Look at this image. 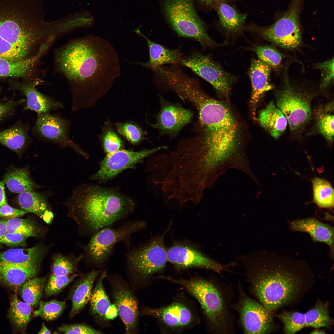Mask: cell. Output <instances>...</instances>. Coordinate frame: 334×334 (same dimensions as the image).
<instances>
[{
  "mask_svg": "<svg viewBox=\"0 0 334 334\" xmlns=\"http://www.w3.org/2000/svg\"><path fill=\"white\" fill-rule=\"evenodd\" d=\"M42 216L44 221L48 224L52 222L53 218V213L48 210L44 212Z\"/></svg>",
  "mask_w": 334,
  "mask_h": 334,
  "instance_id": "9f6ffc18",
  "label": "cell"
},
{
  "mask_svg": "<svg viewBox=\"0 0 334 334\" xmlns=\"http://www.w3.org/2000/svg\"><path fill=\"white\" fill-rule=\"evenodd\" d=\"M40 263L19 265L0 263V283L12 287H20L37 275Z\"/></svg>",
  "mask_w": 334,
  "mask_h": 334,
  "instance_id": "d4e9b609",
  "label": "cell"
},
{
  "mask_svg": "<svg viewBox=\"0 0 334 334\" xmlns=\"http://www.w3.org/2000/svg\"><path fill=\"white\" fill-rule=\"evenodd\" d=\"M68 203L71 210L79 215L85 230L92 234L125 219L135 206L131 198L117 191L87 184L75 188Z\"/></svg>",
  "mask_w": 334,
  "mask_h": 334,
  "instance_id": "5b68a950",
  "label": "cell"
},
{
  "mask_svg": "<svg viewBox=\"0 0 334 334\" xmlns=\"http://www.w3.org/2000/svg\"><path fill=\"white\" fill-rule=\"evenodd\" d=\"M143 314L154 317L162 325L173 331L187 328L195 320V314L191 307L181 302H175L158 308H146Z\"/></svg>",
  "mask_w": 334,
  "mask_h": 334,
  "instance_id": "ac0fdd59",
  "label": "cell"
},
{
  "mask_svg": "<svg viewBox=\"0 0 334 334\" xmlns=\"http://www.w3.org/2000/svg\"><path fill=\"white\" fill-rule=\"evenodd\" d=\"M185 99L195 106L199 118L195 136L183 141L187 149L212 169L225 170L245 164L248 159L239 150V126L229 107L199 87L190 90Z\"/></svg>",
  "mask_w": 334,
  "mask_h": 334,
  "instance_id": "7a4b0ae2",
  "label": "cell"
},
{
  "mask_svg": "<svg viewBox=\"0 0 334 334\" xmlns=\"http://www.w3.org/2000/svg\"><path fill=\"white\" fill-rule=\"evenodd\" d=\"M4 183V182L0 181V208L7 203L5 191Z\"/></svg>",
  "mask_w": 334,
  "mask_h": 334,
  "instance_id": "11a10c76",
  "label": "cell"
},
{
  "mask_svg": "<svg viewBox=\"0 0 334 334\" xmlns=\"http://www.w3.org/2000/svg\"><path fill=\"white\" fill-rule=\"evenodd\" d=\"M118 311L115 304L111 305L107 311L105 318L106 319H113L118 315Z\"/></svg>",
  "mask_w": 334,
  "mask_h": 334,
  "instance_id": "db71d44e",
  "label": "cell"
},
{
  "mask_svg": "<svg viewBox=\"0 0 334 334\" xmlns=\"http://www.w3.org/2000/svg\"><path fill=\"white\" fill-rule=\"evenodd\" d=\"M164 236L130 248L125 257L129 270L134 276L146 279L162 269L168 261Z\"/></svg>",
  "mask_w": 334,
  "mask_h": 334,
  "instance_id": "30bf717a",
  "label": "cell"
},
{
  "mask_svg": "<svg viewBox=\"0 0 334 334\" xmlns=\"http://www.w3.org/2000/svg\"><path fill=\"white\" fill-rule=\"evenodd\" d=\"M115 125L118 132L133 144H138L146 139L140 126L133 122H118Z\"/></svg>",
  "mask_w": 334,
  "mask_h": 334,
  "instance_id": "b9f144b4",
  "label": "cell"
},
{
  "mask_svg": "<svg viewBox=\"0 0 334 334\" xmlns=\"http://www.w3.org/2000/svg\"><path fill=\"white\" fill-rule=\"evenodd\" d=\"M160 109L154 116L156 122H148L151 127L157 129L161 135L175 137L192 118L193 114L189 109L183 107L178 103L166 101L159 96Z\"/></svg>",
  "mask_w": 334,
  "mask_h": 334,
  "instance_id": "e0dca14e",
  "label": "cell"
},
{
  "mask_svg": "<svg viewBox=\"0 0 334 334\" xmlns=\"http://www.w3.org/2000/svg\"><path fill=\"white\" fill-rule=\"evenodd\" d=\"M38 309L33 311L34 316L40 317L50 321L58 318L66 307L65 302L53 300L45 302L40 300Z\"/></svg>",
  "mask_w": 334,
  "mask_h": 334,
  "instance_id": "74e56055",
  "label": "cell"
},
{
  "mask_svg": "<svg viewBox=\"0 0 334 334\" xmlns=\"http://www.w3.org/2000/svg\"><path fill=\"white\" fill-rule=\"evenodd\" d=\"M75 266L73 262L61 255H57L53 259L52 274L55 276L70 275L74 272Z\"/></svg>",
  "mask_w": 334,
  "mask_h": 334,
  "instance_id": "bcb514c9",
  "label": "cell"
},
{
  "mask_svg": "<svg viewBox=\"0 0 334 334\" xmlns=\"http://www.w3.org/2000/svg\"><path fill=\"white\" fill-rule=\"evenodd\" d=\"M115 304L124 324L126 333H133L137 326L139 310L137 300L129 289L120 283L113 285Z\"/></svg>",
  "mask_w": 334,
  "mask_h": 334,
  "instance_id": "d6986e66",
  "label": "cell"
},
{
  "mask_svg": "<svg viewBox=\"0 0 334 334\" xmlns=\"http://www.w3.org/2000/svg\"><path fill=\"white\" fill-rule=\"evenodd\" d=\"M36 0H0V39L29 58L46 51L55 40L50 24L38 20Z\"/></svg>",
  "mask_w": 334,
  "mask_h": 334,
  "instance_id": "277c9868",
  "label": "cell"
},
{
  "mask_svg": "<svg viewBox=\"0 0 334 334\" xmlns=\"http://www.w3.org/2000/svg\"><path fill=\"white\" fill-rule=\"evenodd\" d=\"M258 119L261 126L275 139L281 135L288 123L285 115L273 101L260 111Z\"/></svg>",
  "mask_w": 334,
  "mask_h": 334,
  "instance_id": "f1b7e54d",
  "label": "cell"
},
{
  "mask_svg": "<svg viewBox=\"0 0 334 334\" xmlns=\"http://www.w3.org/2000/svg\"><path fill=\"white\" fill-rule=\"evenodd\" d=\"M241 261L250 293L270 312L292 301L300 289L296 271L302 260L261 250L242 256Z\"/></svg>",
  "mask_w": 334,
  "mask_h": 334,
  "instance_id": "3957f363",
  "label": "cell"
},
{
  "mask_svg": "<svg viewBox=\"0 0 334 334\" xmlns=\"http://www.w3.org/2000/svg\"><path fill=\"white\" fill-rule=\"evenodd\" d=\"M27 123L19 122L0 130V144L18 154H21L32 141Z\"/></svg>",
  "mask_w": 334,
  "mask_h": 334,
  "instance_id": "484cf974",
  "label": "cell"
},
{
  "mask_svg": "<svg viewBox=\"0 0 334 334\" xmlns=\"http://www.w3.org/2000/svg\"><path fill=\"white\" fill-rule=\"evenodd\" d=\"M310 334H325V331L322 330L315 329L312 331Z\"/></svg>",
  "mask_w": 334,
  "mask_h": 334,
  "instance_id": "91938a15",
  "label": "cell"
},
{
  "mask_svg": "<svg viewBox=\"0 0 334 334\" xmlns=\"http://www.w3.org/2000/svg\"><path fill=\"white\" fill-rule=\"evenodd\" d=\"M6 225L7 232L20 233L28 238L36 236L40 231L32 221L19 217L8 219Z\"/></svg>",
  "mask_w": 334,
  "mask_h": 334,
  "instance_id": "f35d334b",
  "label": "cell"
},
{
  "mask_svg": "<svg viewBox=\"0 0 334 334\" xmlns=\"http://www.w3.org/2000/svg\"><path fill=\"white\" fill-rule=\"evenodd\" d=\"M35 86L28 83L17 84L14 86L26 98L25 109L33 111L38 115L64 108L61 102L41 93L36 89Z\"/></svg>",
  "mask_w": 334,
  "mask_h": 334,
  "instance_id": "cb8c5ba5",
  "label": "cell"
},
{
  "mask_svg": "<svg viewBox=\"0 0 334 334\" xmlns=\"http://www.w3.org/2000/svg\"><path fill=\"white\" fill-rule=\"evenodd\" d=\"M27 238L20 233L7 232L1 240L0 244L12 246L24 245Z\"/></svg>",
  "mask_w": 334,
  "mask_h": 334,
  "instance_id": "f907efd6",
  "label": "cell"
},
{
  "mask_svg": "<svg viewBox=\"0 0 334 334\" xmlns=\"http://www.w3.org/2000/svg\"><path fill=\"white\" fill-rule=\"evenodd\" d=\"M164 7L169 24L179 36L196 40L204 47L222 45L209 36L206 25L198 15L191 0H166Z\"/></svg>",
  "mask_w": 334,
  "mask_h": 334,
  "instance_id": "52a82bcc",
  "label": "cell"
},
{
  "mask_svg": "<svg viewBox=\"0 0 334 334\" xmlns=\"http://www.w3.org/2000/svg\"><path fill=\"white\" fill-rule=\"evenodd\" d=\"M4 181L9 191L15 193L34 190L39 187L32 180L25 169H14L9 171L5 175Z\"/></svg>",
  "mask_w": 334,
  "mask_h": 334,
  "instance_id": "4dcf8cb0",
  "label": "cell"
},
{
  "mask_svg": "<svg viewBox=\"0 0 334 334\" xmlns=\"http://www.w3.org/2000/svg\"><path fill=\"white\" fill-rule=\"evenodd\" d=\"M302 0H293L286 12L272 25L263 27L252 23L245 25V30L282 47L296 48L302 42L298 19Z\"/></svg>",
  "mask_w": 334,
  "mask_h": 334,
  "instance_id": "ba28073f",
  "label": "cell"
},
{
  "mask_svg": "<svg viewBox=\"0 0 334 334\" xmlns=\"http://www.w3.org/2000/svg\"><path fill=\"white\" fill-rule=\"evenodd\" d=\"M314 202L319 208H331L334 206V190L327 181L315 177L312 180Z\"/></svg>",
  "mask_w": 334,
  "mask_h": 334,
  "instance_id": "d590c367",
  "label": "cell"
},
{
  "mask_svg": "<svg viewBox=\"0 0 334 334\" xmlns=\"http://www.w3.org/2000/svg\"><path fill=\"white\" fill-rule=\"evenodd\" d=\"M205 7L214 9L216 6L222 2H227L233 4L238 0H196Z\"/></svg>",
  "mask_w": 334,
  "mask_h": 334,
  "instance_id": "f5cc1de1",
  "label": "cell"
},
{
  "mask_svg": "<svg viewBox=\"0 0 334 334\" xmlns=\"http://www.w3.org/2000/svg\"><path fill=\"white\" fill-rule=\"evenodd\" d=\"M289 225L292 231L307 233L314 242L327 244L333 257L334 228L332 225L311 217L290 221Z\"/></svg>",
  "mask_w": 334,
  "mask_h": 334,
  "instance_id": "ffe728a7",
  "label": "cell"
},
{
  "mask_svg": "<svg viewBox=\"0 0 334 334\" xmlns=\"http://www.w3.org/2000/svg\"><path fill=\"white\" fill-rule=\"evenodd\" d=\"M38 334H51L50 331L47 328L44 323H42V326Z\"/></svg>",
  "mask_w": 334,
  "mask_h": 334,
  "instance_id": "680465c9",
  "label": "cell"
},
{
  "mask_svg": "<svg viewBox=\"0 0 334 334\" xmlns=\"http://www.w3.org/2000/svg\"><path fill=\"white\" fill-rule=\"evenodd\" d=\"M54 58L56 70L69 85L75 111L94 105L121 76L117 53L99 36L71 40L55 50Z\"/></svg>",
  "mask_w": 334,
  "mask_h": 334,
  "instance_id": "6da1fadb",
  "label": "cell"
},
{
  "mask_svg": "<svg viewBox=\"0 0 334 334\" xmlns=\"http://www.w3.org/2000/svg\"><path fill=\"white\" fill-rule=\"evenodd\" d=\"M259 59L271 67L277 68L281 65L283 55L273 47L268 45H259L253 49Z\"/></svg>",
  "mask_w": 334,
  "mask_h": 334,
  "instance_id": "7bdbcfd3",
  "label": "cell"
},
{
  "mask_svg": "<svg viewBox=\"0 0 334 334\" xmlns=\"http://www.w3.org/2000/svg\"><path fill=\"white\" fill-rule=\"evenodd\" d=\"M334 65L333 58L317 65V68L321 72V88H326L333 80Z\"/></svg>",
  "mask_w": 334,
  "mask_h": 334,
  "instance_id": "7dc6e473",
  "label": "cell"
},
{
  "mask_svg": "<svg viewBox=\"0 0 334 334\" xmlns=\"http://www.w3.org/2000/svg\"><path fill=\"white\" fill-rule=\"evenodd\" d=\"M278 317L283 323L284 332L285 334H294L305 327V314L284 311Z\"/></svg>",
  "mask_w": 334,
  "mask_h": 334,
  "instance_id": "ab89813d",
  "label": "cell"
},
{
  "mask_svg": "<svg viewBox=\"0 0 334 334\" xmlns=\"http://www.w3.org/2000/svg\"><path fill=\"white\" fill-rule=\"evenodd\" d=\"M99 272L92 270L82 276L75 284L71 294L72 306L70 317L78 314L90 301L93 285Z\"/></svg>",
  "mask_w": 334,
  "mask_h": 334,
  "instance_id": "4316f807",
  "label": "cell"
},
{
  "mask_svg": "<svg viewBox=\"0 0 334 334\" xmlns=\"http://www.w3.org/2000/svg\"><path fill=\"white\" fill-rule=\"evenodd\" d=\"M45 250L40 244L29 248L10 249L0 253V263L24 265L40 263Z\"/></svg>",
  "mask_w": 334,
  "mask_h": 334,
  "instance_id": "83f0119b",
  "label": "cell"
},
{
  "mask_svg": "<svg viewBox=\"0 0 334 334\" xmlns=\"http://www.w3.org/2000/svg\"><path fill=\"white\" fill-rule=\"evenodd\" d=\"M167 258L168 261L178 268H198L220 274L225 272H232V269L238 265L239 259L228 264H222L191 246L182 245H174L169 249Z\"/></svg>",
  "mask_w": 334,
  "mask_h": 334,
  "instance_id": "9a60e30c",
  "label": "cell"
},
{
  "mask_svg": "<svg viewBox=\"0 0 334 334\" xmlns=\"http://www.w3.org/2000/svg\"><path fill=\"white\" fill-rule=\"evenodd\" d=\"M161 278L181 285L199 303L210 332L216 334L236 332L235 317L231 305L233 292L230 285L214 278Z\"/></svg>",
  "mask_w": 334,
  "mask_h": 334,
  "instance_id": "8992f818",
  "label": "cell"
},
{
  "mask_svg": "<svg viewBox=\"0 0 334 334\" xmlns=\"http://www.w3.org/2000/svg\"><path fill=\"white\" fill-rule=\"evenodd\" d=\"M271 69L269 66L259 59L252 60L248 75L252 87L250 105L255 118L257 104L264 94L273 88L270 81Z\"/></svg>",
  "mask_w": 334,
  "mask_h": 334,
  "instance_id": "44dd1931",
  "label": "cell"
},
{
  "mask_svg": "<svg viewBox=\"0 0 334 334\" xmlns=\"http://www.w3.org/2000/svg\"><path fill=\"white\" fill-rule=\"evenodd\" d=\"M284 84L277 93V106L286 118L291 130L295 131L306 124L311 117V98L308 92L287 79Z\"/></svg>",
  "mask_w": 334,
  "mask_h": 334,
  "instance_id": "7c38bea8",
  "label": "cell"
},
{
  "mask_svg": "<svg viewBox=\"0 0 334 334\" xmlns=\"http://www.w3.org/2000/svg\"><path fill=\"white\" fill-rule=\"evenodd\" d=\"M181 65L209 83L217 93L228 96L237 76L225 70L210 56L195 51L183 58Z\"/></svg>",
  "mask_w": 334,
  "mask_h": 334,
  "instance_id": "4fadbf2b",
  "label": "cell"
},
{
  "mask_svg": "<svg viewBox=\"0 0 334 334\" xmlns=\"http://www.w3.org/2000/svg\"><path fill=\"white\" fill-rule=\"evenodd\" d=\"M15 296L10 303L8 316L13 324L20 330L24 329L31 319L32 308Z\"/></svg>",
  "mask_w": 334,
  "mask_h": 334,
  "instance_id": "e575fe53",
  "label": "cell"
},
{
  "mask_svg": "<svg viewBox=\"0 0 334 334\" xmlns=\"http://www.w3.org/2000/svg\"><path fill=\"white\" fill-rule=\"evenodd\" d=\"M138 35L145 38L148 43L149 53V60L145 63L131 62L132 64L140 65L153 71L156 68L166 64H180L183 59L179 48L170 49L156 43L143 34L139 28L134 30Z\"/></svg>",
  "mask_w": 334,
  "mask_h": 334,
  "instance_id": "603a6c76",
  "label": "cell"
},
{
  "mask_svg": "<svg viewBox=\"0 0 334 334\" xmlns=\"http://www.w3.org/2000/svg\"><path fill=\"white\" fill-rule=\"evenodd\" d=\"M217 14L218 27L227 36L240 35L245 29L247 14L240 12L233 4L222 2L214 8Z\"/></svg>",
  "mask_w": 334,
  "mask_h": 334,
  "instance_id": "7402d4cb",
  "label": "cell"
},
{
  "mask_svg": "<svg viewBox=\"0 0 334 334\" xmlns=\"http://www.w3.org/2000/svg\"><path fill=\"white\" fill-rule=\"evenodd\" d=\"M106 275V272H103L99 276L92 290L90 300L92 313L100 319H105L106 313L111 305L103 285Z\"/></svg>",
  "mask_w": 334,
  "mask_h": 334,
  "instance_id": "1f68e13d",
  "label": "cell"
},
{
  "mask_svg": "<svg viewBox=\"0 0 334 334\" xmlns=\"http://www.w3.org/2000/svg\"><path fill=\"white\" fill-rule=\"evenodd\" d=\"M27 212L25 211L16 208L7 204L0 208V217L11 219L23 216Z\"/></svg>",
  "mask_w": 334,
  "mask_h": 334,
  "instance_id": "816d5d0a",
  "label": "cell"
},
{
  "mask_svg": "<svg viewBox=\"0 0 334 334\" xmlns=\"http://www.w3.org/2000/svg\"><path fill=\"white\" fill-rule=\"evenodd\" d=\"M47 282V277H33L20 287V293L24 301L31 307L39 304Z\"/></svg>",
  "mask_w": 334,
  "mask_h": 334,
  "instance_id": "d6a6232c",
  "label": "cell"
},
{
  "mask_svg": "<svg viewBox=\"0 0 334 334\" xmlns=\"http://www.w3.org/2000/svg\"><path fill=\"white\" fill-rule=\"evenodd\" d=\"M70 125L69 121L59 115L44 113L37 115L32 132L40 140L63 148H70L79 154L88 157L87 154L69 138Z\"/></svg>",
  "mask_w": 334,
  "mask_h": 334,
  "instance_id": "5bb4252c",
  "label": "cell"
},
{
  "mask_svg": "<svg viewBox=\"0 0 334 334\" xmlns=\"http://www.w3.org/2000/svg\"><path fill=\"white\" fill-rule=\"evenodd\" d=\"M145 222L141 220H131L117 227L104 228L92 234L86 247L87 255L94 264L100 265L112 255L116 245L129 242L131 235L144 229Z\"/></svg>",
  "mask_w": 334,
  "mask_h": 334,
  "instance_id": "9c48e42d",
  "label": "cell"
},
{
  "mask_svg": "<svg viewBox=\"0 0 334 334\" xmlns=\"http://www.w3.org/2000/svg\"><path fill=\"white\" fill-rule=\"evenodd\" d=\"M317 122L320 133L327 141L332 143L334 138L333 114L326 112L320 113L318 114Z\"/></svg>",
  "mask_w": 334,
  "mask_h": 334,
  "instance_id": "f6af8a7d",
  "label": "cell"
},
{
  "mask_svg": "<svg viewBox=\"0 0 334 334\" xmlns=\"http://www.w3.org/2000/svg\"><path fill=\"white\" fill-rule=\"evenodd\" d=\"M167 148L166 146H161L137 152L120 150L107 155L101 162L99 170L91 178L103 181L111 179L125 169L134 167L143 158L161 149Z\"/></svg>",
  "mask_w": 334,
  "mask_h": 334,
  "instance_id": "2e32d148",
  "label": "cell"
},
{
  "mask_svg": "<svg viewBox=\"0 0 334 334\" xmlns=\"http://www.w3.org/2000/svg\"><path fill=\"white\" fill-rule=\"evenodd\" d=\"M18 203L21 208L27 212L33 213L41 216L48 208L47 197L44 195L28 191L19 193L18 197Z\"/></svg>",
  "mask_w": 334,
  "mask_h": 334,
  "instance_id": "836d02e7",
  "label": "cell"
},
{
  "mask_svg": "<svg viewBox=\"0 0 334 334\" xmlns=\"http://www.w3.org/2000/svg\"><path fill=\"white\" fill-rule=\"evenodd\" d=\"M42 56L39 54L16 62L11 61L0 57V77L18 78L28 76Z\"/></svg>",
  "mask_w": 334,
  "mask_h": 334,
  "instance_id": "f546056e",
  "label": "cell"
},
{
  "mask_svg": "<svg viewBox=\"0 0 334 334\" xmlns=\"http://www.w3.org/2000/svg\"><path fill=\"white\" fill-rule=\"evenodd\" d=\"M58 330L65 334H100V331L90 327L81 324H64L59 327Z\"/></svg>",
  "mask_w": 334,
  "mask_h": 334,
  "instance_id": "c3c4849f",
  "label": "cell"
},
{
  "mask_svg": "<svg viewBox=\"0 0 334 334\" xmlns=\"http://www.w3.org/2000/svg\"><path fill=\"white\" fill-rule=\"evenodd\" d=\"M7 232L6 220H0V243L1 240Z\"/></svg>",
  "mask_w": 334,
  "mask_h": 334,
  "instance_id": "6f0895ef",
  "label": "cell"
},
{
  "mask_svg": "<svg viewBox=\"0 0 334 334\" xmlns=\"http://www.w3.org/2000/svg\"><path fill=\"white\" fill-rule=\"evenodd\" d=\"M25 101V99L16 100L12 98L6 101L0 102V121L12 116L17 107Z\"/></svg>",
  "mask_w": 334,
  "mask_h": 334,
  "instance_id": "681fc988",
  "label": "cell"
},
{
  "mask_svg": "<svg viewBox=\"0 0 334 334\" xmlns=\"http://www.w3.org/2000/svg\"><path fill=\"white\" fill-rule=\"evenodd\" d=\"M101 139L107 155L121 150L123 146V141L114 131L109 121L106 122L103 128Z\"/></svg>",
  "mask_w": 334,
  "mask_h": 334,
  "instance_id": "60d3db41",
  "label": "cell"
},
{
  "mask_svg": "<svg viewBox=\"0 0 334 334\" xmlns=\"http://www.w3.org/2000/svg\"><path fill=\"white\" fill-rule=\"evenodd\" d=\"M328 309V302H318L305 314V326L318 328L331 326L333 321L329 315Z\"/></svg>",
  "mask_w": 334,
  "mask_h": 334,
  "instance_id": "8d00e7d4",
  "label": "cell"
},
{
  "mask_svg": "<svg viewBox=\"0 0 334 334\" xmlns=\"http://www.w3.org/2000/svg\"><path fill=\"white\" fill-rule=\"evenodd\" d=\"M74 275L55 276L52 274L49 277L44 289L47 297L56 295L60 292L74 279Z\"/></svg>",
  "mask_w": 334,
  "mask_h": 334,
  "instance_id": "ee69618b",
  "label": "cell"
},
{
  "mask_svg": "<svg viewBox=\"0 0 334 334\" xmlns=\"http://www.w3.org/2000/svg\"><path fill=\"white\" fill-rule=\"evenodd\" d=\"M237 299L231 308L238 315V321L244 334H263L271 332L274 324L271 312L245 292L240 281L238 285Z\"/></svg>",
  "mask_w": 334,
  "mask_h": 334,
  "instance_id": "8fae6325",
  "label": "cell"
}]
</instances>
